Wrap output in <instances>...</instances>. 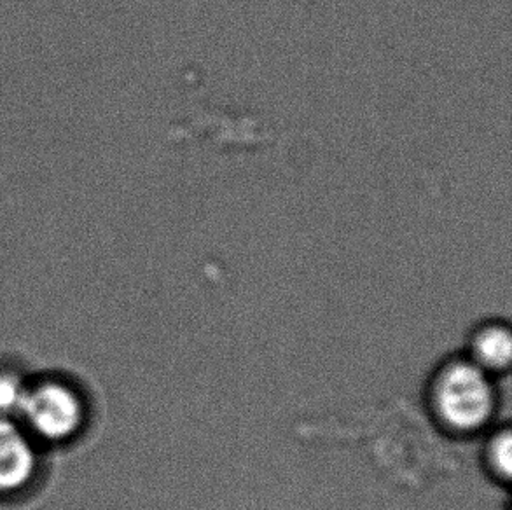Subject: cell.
Wrapping results in <instances>:
<instances>
[{"label":"cell","mask_w":512,"mask_h":510,"mask_svg":"<svg viewBox=\"0 0 512 510\" xmlns=\"http://www.w3.org/2000/svg\"><path fill=\"white\" fill-rule=\"evenodd\" d=\"M465 357L479 369L500 380L511 369L512 332L504 320H486L476 325L465 343Z\"/></svg>","instance_id":"3957f363"},{"label":"cell","mask_w":512,"mask_h":510,"mask_svg":"<svg viewBox=\"0 0 512 510\" xmlns=\"http://www.w3.org/2000/svg\"><path fill=\"white\" fill-rule=\"evenodd\" d=\"M464 353L441 360L425 386L430 420L453 439H474L499 421L500 390Z\"/></svg>","instance_id":"6da1fadb"},{"label":"cell","mask_w":512,"mask_h":510,"mask_svg":"<svg viewBox=\"0 0 512 510\" xmlns=\"http://www.w3.org/2000/svg\"><path fill=\"white\" fill-rule=\"evenodd\" d=\"M20 413L35 434L55 442L76 434L84 420L83 402L60 383H48L25 393Z\"/></svg>","instance_id":"7a4b0ae2"},{"label":"cell","mask_w":512,"mask_h":510,"mask_svg":"<svg viewBox=\"0 0 512 510\" xmlns=\"http://www.w3.org/2000/svg\"><path fill=\"white\" fill-rule=\"evenodd\" d=\"M34 472L35 453L27 435L11 421L0 420V493L21 490Z\"/></svg>","instance_id":"277c9868"},{"label":"cell","mask_w":512,"mask_h":510,"mask_svg":"<svg viewBox=\"0 0 512 510\" xmlns=\"http://www.w3.org/2000/svg\"><path fill=\"white\" fill-rule=\"evenodd\" d=\"M479 462L495 486L506 488L512 476V430L507 421H497L481 435Z\"/></svg>","instance_id":"5b68a950"},{"label":"cell","mask_w":512,"mask_h":510,"mask_svg":"<svg viewBox=\"0 0 512 510\" xmlns=\"http://www.w3.org/2000/svg\"><path fill=\"white\" fill-rule=\"evenodd\" d=\"M25 393L27 392L23 390L20 381L11 376H0V413L20 411Z\"/></svg>","instance_id":"8992f818"}]
</instances>
